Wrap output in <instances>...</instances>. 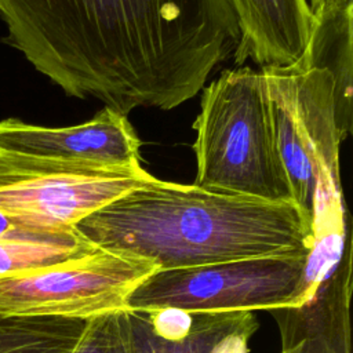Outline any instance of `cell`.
I'll return each mask as SVG.
<instances>
[{
  "instance_id": "obj_11",
  "label": "cell",
  "mask_w": 353,
  "mask_h": 353,
  "mask_svg": "<svg viewBox=\"0 0 353 353\" xmlns=\"http://www.w3.org/2000/svg\"><path fill=\"white\" fill-rule=\"evenodd\" d=\"M352 0H327L313 12L306 47L295 62L328 73L334 83L335 121L341 139L352 131Z\"/></svg>"
},
{
  "instance_id": "obj_13",
  "label": "cell",
  "mask_w": 353,
  "mask_h": 353,
  "mask_svg": "<svg viewBox=\"0 0 353 353\" xmlns=\"http://www.w3.org/2000/svg\"><path fill=\"white\" fill-rule=\"evenodd\" d=\"M87 321L0 313V353H73Z\"/></svg>"
},
{
  "instance_id": "obj_12",
  "label": "cell",
  "mask_w": 353,
  "mask_h": 353,
  "mask_svg": "<svg viewBox=\"0 0 353 353\" xmlns=\"http://www.w3.org/2000/svg\"><path fill=\"white\" fill-rule=\"evenodd\" d=\"M256 321L252 312L196 313L188 336L178 341L156 335L142 310H124L130 353H210L225 335Z\"/></svg>"
},
{
  "instance_id": "obj_6",
  "label": "cell",
  "mask_w": 353,
  "mask_h": 353,
  "mask_svg": "<svg viewBox=\"0 0 353 353\" xmlns=\"http://www.w3.org/2000/svg\"><path fill=\"white\" fill-rule=\"evenodd\" d=\"M156 270L149 259L95 248L47 268L0 276V313L88 320L125 310L131 292Z\"/></svg>"
},
{
  "instance_id": "obj_17",
  "label": "cell",
  "mask_w": 353,
  "mask_h": 353,
  "mask_svg": "<svg viewBox=\"0 0 353 353\" xmlns=\"http://www.w3.org/2000/svg\"><path fill=\"white\" fill-rule=\"evenodd\" d=\"M258 328V323L247 324L228 335L214 345L210 353H248V341Z\"/></svg>"
},
{
  "instance_id": "obj_16",
  "label": "cell",
  "mask_w": 353,
  "mask_h": 353,
  "mask_svg": "<svg viewBox=\"0 0 353 353\" xmlns=\"http://www.w3.org/2000/svg\"><path fill=\"white\" fill-rule=\"evenodd\" d=\"M145 312L153 332L164 339L178 341L189 335L194 325L196 313L175 307H164Z\"/></svg>"
},
{
  "instance_id": "obj_15",
  "label": "cell",
  "mask_w": 353,
  "mask_h": 353,
  "mask_svg": "<svg viewBox=\"0 0 353 353\" xmlns=\"http://www.w3.org/2000/svg\"><path fill=\"white\" fill-rule=\"evenodd\" d=\"M73 353H130L124 310L88 319Z\"/></svg>"
},
{
  "instance_id": "obj_8",
  "label": "cell",
  "mask_w": 353,
  "mask_h": 353,
  "mask_svg": "<svg viewBox=\"0 0 353 353\" xmlns=\"http://www.w3.org/2000/svg\"><path fill=\"white\" fill-rule=\"evenodd\" d=\"M141 141L127 116L105 106L91 120L70 127H43L18 119L0 121V150L91 163L139 167Z\"/></svg>"
},
{
  "instance_id": "obj_7",
  "label": "cell",
  "mask_w": 353,
  "mask_h": 353,
  "mask_svg": "<svg viewBox=\"0 0 353 353\" xmlns=\"http://www.w3.org/2000/svg\"><path fill=\"white\" fill-rule=\"evenodd\" d=\"M272 102L279 150L295 203L310 211L316 156L332 142H342L335 121L334 83L316 69L263 66ZM312 212V211H310Z\"/></svg>"
},
{
  "instance_id": "obj_14",
  "label": "cell",
  "mask_w": 353,
  "mask_h": 353,
  "mask_svg": "<svg viewBox=\"0 0 353 353\" xmlns=\"http://www.w3.org/2000/svg\"><path fill=\"white\" fill-rule=\"evenodd\" d=\"M95 248L76 229L33 230L0 239V276L47 268L83 256Z\"/></svg>"
},
{
  "instance_id": "obj_9",
  "label": "cell",
  "mask_w": 353,
  "mask_h": 353,
  "mask_svg": "<svg viewBox=\"0 0 353 353\" xmlns=\"http://www.w3.org/2000/svg\"><path fill=\"white\" fill-rule=\"evenodd\" d=\"M352 252L330 274L301 284L291 306L272 310L281 353H350Z\"/></svg>"
},
{
  "instance_id": "obj_4",
  "label": "cell",
  "mask_w": 353,
  "mask_h": 353,
  "mask_svg": "<svg viewBox=\"0 0 353 353\" xmlns=\"http://www.w3.org/2000/svg\"><path fill=\"white\" fill-rule=\"evenodd\" d=\"M139 167H110L0 150V212L33 230L61 232L142 185Z\"/></svg>"
},
{
  "instance_id": "obj_2",
  "label": "cell",
  "mask_w": 353,
  "mask_h": 353,
  "mask_svg": "<svg viewBox=\"0 0 353 353\" xmlns=\"http://www.w3.org/2000/svg\"><path fill=\"white\" fill-rule=\"evenodd\" d=\"M74 229L97 248L149 259L157 269H178L307 254L312 212L296 203L221 193L150 175Z\"/></svg>"
},
{
  "instance_id": "obj_1",
  "label": "cell",
  "mask_w": 353,
  "mask_h": 353,
  "mask_svg": "<svg viewBox=\"0 0 353 353\" xmlns=\"http://www.w3.org/2000/svg\"><path fill=\"white\" fill-rule=\"evenodd\" d=\"M0 18L63 92L124 116L196 97L240 37L229 0H0Z\"/></svg>"
},
{
  "instance_id": "obj_5",
  "label": "cell",
  "mask_w": 353,
  "mask_h": 353,
  "mask_svg": "<svg viewBox=\"0 0 353 353\" xmlns=\"http://www.w3.org/2000/svg\"><path fill=\"white\" fill-rule=\"evenodd\" d=\"M306 255L157 269L131 292L125 310L175 307L190 313H254L291 306L301 291Z\"/></svg>"
},
{
  "instance_id": "obj_18",
  "label": "cell",
  "mask_w": 353,
  "mask_h": 353,
  "mask_svg": "<svg viewBox=\"0 0 353 353\" xmlns=\"http://www.w3.org/2000/svg\"><path fill=\"white\" fill-rule=\"evenodd\" d=\"M324 1H327V0H307L309 7H310V10H312V11H314L317 7H320Z\"/></svg>"
},
{
  "instance_id": "obj_10",
  "label": "cell",
  "mask_w": 353,
  "mask_h": 353,
  "mask_svg": "<svg viewBox=\"0 0 353 353\" xmlns=\"http://www.w3.org/2000/svg\"><path fill=\"white\" fill-rule=\"evenodd\" d=\"M239 43L233 61L259 66H290L302 55L313 23L307 0H229Z\"/></svg>"
},
{
  "instance_id": "obj_3",
  "label": "cell",
  "mask_w": 353,
  "mask_h": 353,
  "mask_svg": "<svg viewBox=\"0 0 353 353\" xmlns=\"http://www.w3.org/2000/svg\"><path fill=\"white\" fill-rule=\"evenodd\" d=\"M199 188L295 203L262 70H223L204 90L193 123Z\"/></svg>"
}]
</instances>
